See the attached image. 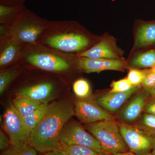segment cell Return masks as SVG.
Wrapping results in <instances>:
<instances>
[{
  "label": "cell",
  "instance_id": "cell-6",
  "mask_svg": "<svg viewBox=\"0 0 155 155\" xmlns=\"http://www.w3.org/2000/svg\"><path fill=\"white\" fill-rule=\"evenodd\" d=\"M58 80L51 76L35 78L18 87L16 96L22 97L45 104H49L55 96L60 87Z\"/></svg>",
  "mask_w": 155,
  "mask_h": 155
},
{
  "label": "cell",
  "instance_id": "cell-35",
  "mask_svg": "<svg viewBox=\"0 0 155 155\" xmlns=\"http://www.w3.org/2000/svg\"><path fill=\"white\" fill-rule=\"evenodd\" d=\"M153 152L154 154V155H155V150L153 151Z\"/></svg>",
  "mask_w": 155,
  "mask_h": 155
},
{
  "label": "cell",
  "instance_id": "cell-8",
  "mask_svg": "<svg viewBox=\"0 0 155 155\" xmlns=\"http://www.w3.org/2000/svg\"><path fill=\"white\" fill-rule=\"evenodd\" d=\"M3 128L8 136L11 145L28 142L30 132L25 126L24 118L13 104L10 103L3 117Z\"/></svg>",
  "mask_w": 155,
  "mask_h": 155
},
{
  "label": "cell",
  "instance_id": "cell-20",
  "mask_svg": "<svg viewBox=\"0 0 155 155\" xmlns=\"http://www.w3.org/2000/svg\"><path fill=\"white\" fill-rule=\"evenodd\" d=\"M49 105L42 104L35 110L24 118L25 126L30 133L45 116L48 109Z\"/></svg>",
  "mask_w": 155,
  "mask_h": 155
},
{
  "label": "cell",
  "instance_id": "cell-24",
  "mask_svg": "<svg viewBox=\"0 0 155 155\" xmlns=\"http://www.w3.org/2000/svg\"><path fill=\"white\" fill-rule=\"evenodd\" d=\"M72 88L75 96L79 99L89 98L91 94L90 84L84 78H78L74 81Z\"/></svg>",
  "mask_w": 155,
  "mask_h": 155
},
{
  "label": "cell",
  "instance_id": "cell-31",
  "mask_svg": "<svg viewBox=\"0 0 155 155\" xmlns=\"http://www.w3.org/2000/svg\"><path fill=\"white\" fill-rule=\"evenodd\" d=\"M25 0H0V5L7 6L23 5Z\"/></svg>",
  "mask_w": 155,
  "mask_h": 155
},
{
  "label": "cell",
  "instance_id": "cell-11",
  "mask_svg": "<svg viewBox=\"0 0 155 155\" xmlns=\"http://www.w3.org/2000/svg\"><path fill=\"white\" fill-rule=\"evenodd\" d=\"M26 47L10 35H0L1 70L19 64Z\"/></svg>",
  "mask_w": 155,
  "mask_h": 155
},
{
  "label": "cell",
  "instance_id": "cell-25",
  "mask_svg": "<svg viewBox=\"0 0 155 155\" xmlns=\"http://www.w3.org/2000/svg\"><path fill=\"white\" fill-rule=\"evenodd\" d=\"M60 150L69 155H108L87 147L67 145L63 143H61Z\"/></svg>",
  "mask_w": 155,
  "mask_h": 155
},
{
  "label": "cell",
  "instance_id": "cell-7",
  "mask_svg": "<svg viewBox=\"0 0 155 155\" xmlns=\"http://www.w3.org/2000/svg\"><path fill=\"white\" fill-rule=\"evenodd\" d=\"M119 130L130 152L144 154L155 150V137L145 133L135 125L119 122Z\"/></svg>",
  "mask_w": 155,
  "mask_h": 155
},
{
  "label": "cell",
  "instance_id": "cell-3",
  "mask_svg": "<svg viewBox=\"0 0 155 155\" xmlns=\"http://www.w3.org/2000/svg\"><path fill=\"white\" fill-rule=\"evenodd\" d=\"M19 64L26 69L39 70L53 75L68 76L73 71L81 72L76 57L39 44L26 47Z\"/></svg>",
  "mask_w": 155,
  "mask_h": 155
},
{
  "label": "cell",
  "instance_id": "cell-26",
  "mask_svg": "<svg viewBox=\"0 0 155 155\" xmlns=\"http://www.w3.org/2000/svg\"><path fill=\"white\" fill-rule=\"evenodd\" d=\"M145 73L144 70L130 69L126 78L132 86L141 85L144 79Z\"/></svg>",
  "mask_w": 155,
  "mask_h": 155
},
{
  "label": "cell",
  "instance_id": "cell-14",
  "mask_svg": "<svg viewBox=\"0 0 155 155\" xmlns=\"http://www.w3.org/2000/svg\"><path fill=\"white\" fill-rule=\"evenodd\" d=\"M150 97L149 92L143 88L124 108L119 116L120 119L127 124L138 120L144 111Z\"/></svg>",
  "mask_w": 155,
  "mask_h": 155
},
{
  "label": "cell",
  "instance_id": "cell-27",
  "mask_svg": "<svg viewBox=\"0 0 155 155\" xmlns=\"http://www.w3.org/2000/svg\"><path fill=\"white\" fill-rule=\"evenodd\" d=\"M144 70L145 75L141 84V86L147 90L155 88V66Z\"/></svg>",
  "mask_w": 155,
  "mask_h": 155
},
{
  "label": "cell",
  "instance_id": "cell-19",
  "mask_svg": "<svg viewBox=\"0 0 155 155\" xmlns=\"http://www.w3.org/2000/svg\"><path fill=\"white\" fill-rule=\"evenodd\" d=\"M13 104L23 118L38 108L42 104L24 97L17 96Z\"/></svg>",
  "mask_w": 155,
  "mask_h": 155
},
{
  "label": "cell",
  "instance_id": "cell-23",
  "mask_svg": "<svg viewBox=\"0 0 155 155\" xmlns=\"http://www.w3.org/2000/svg\"><path fill=\"white\" fill-rule=\"evenodd\" d=\"M38 152L28 144V142L11 145L1 155H38Z\"/></svg>",
  "mask_w": 155,
  "mask_h": 155
},
{
  "label": "cell",
  "instance_id": "cell-29",
  "mask_svg": "<svg viewBox=\"0 0 155 155\" xmlns=\"http://www.w3.org/2000/svg\"><path fill=\"white\" fill-rule=\"evenodd\" d=\"M144 111L145 113L155 116V97L150 96L146 104Z\"/></svg>",
  "mask_w": 155,
  "mask_h": 155
},
{
  "label": "cell",
  "instance_id": "cell-22",
  "mask_svg": "<svg viewBox=\"0 0 155 155\" xmlns=\"http://www.w3.org/2000/svg\"><path fill=\"white\" fill-rule=\"evenodd\" d=\"M134 124L145 133L155 137V116L144 113Z\"/></svg>",
  "mask_w": 155,
  "mask_h": 155
},
{
  "label": "cell",
  "instance_id": "cell-30",
  "mask_svg": "<svg viewBox=\"0 0 155 155\" xmlns=\"http://www.w3.org/2000/svg\"><path fill=\"white\" fill-rule=\"evenodd\" d=\"M11 145L9 137L2 130L0 131V150L4 151Z\"/></svg>",
  "mask_w": 155,
  "mask_h": 155
},
{
  "label": "cell",
  "instance_id": "cell-36",
  "mask_svg": "<svg viewBox=\"0 0 155 155\" xmlns=\"http://www.w3.org/2000/svg\"><path fill=\"white\" fill-rule=\"evenodd\" d=\"M41 155V154H40V155Z\"/></svg>",
  "mask_w": 155,
  "mask_h": 155
},
{
  "label": "cell",
  "instance_id": "cell-12",
  "mask_svg": "<svg viewBox=\"0 0 155 155\" xmlns=\"http://www.w3.org/2000/svg\"><path fill=\"white\" fill-rule=\"evenodd\" d=\"M76 58L79 70L85 73H100L105 70L122 71L126 65L122 60Z\"/></svg>",
  "mask_w": 155,
  "mask_h": 155
},
{
  "label": "cell",
  "instance_id": "cell-10",
  "mask_svg": "<svg viewBox=\"0 0 155 155\" xmlns=\"http://www.w3.org/2000/svg\"><path fill=\"white\" fill-rule=\"evenodd\" d=\"M74 110L78 119L87 124L114 119L112 115L100 107L95 101L89 98L76 100Z\"/></svg>",
  "mask_w": 155,
  "mask_h": 155
},
{
  "label": "cell",
  "instance_id": "cell-18",
  "mask_svg": "<svg viewBox=\"0 0 155 155\" xmlns=\"http://www.w3.org/2000/svg\"><path fill=\"white\" fill-rule=\"evenodd\" d=\"M25 8L24 5L7 6L0 5V25L8 27L19 17Z\"/></svg>",
  "mask_w": 155,
  "mask_h": 155
},
{
  "label": "cell",
  "instance_id": "cell-13",
  "mask_svg": "<svg viewBox=\"0 0 155 155\" xmlns=\"http://www.w3.org/2000/svg\"><path fill=\"white\" fill-rule=\"evenodd\" d=\"M74 57L91 59L122 60L113 41L105 38L102 39L92 47Z\"/></svg>",
  "mask_w": 155,
  "mask_h": 155
},
{
  "label": "cell",
  "instance_id": "cell-21",
  "mask_svg": "<svg viewBox=\"0 0 155 155\" xmlns=\"http://www.w3.org/2000/svg\"><path fill=\"white\" fill-rule=\"evenodd\" d=\"M130 65L137 68H151L155 67V50H149L139 54L131 61Z\"/></svg>",
  "mask_w": 155,
  "mask_h": 155
},
{
  "label": "cell",
  "instance_id": "cell-16",
  "mask_svg": "<svg viewBox=\"0 0 155 155\" xmlns=\"http://www.w3.org/2000/svg\"><path fill=\"white\" fill-rule=\"evenodd\" d=\"M155 45V21L142 24L137 29L135 47L137 48Z\"/></svg>",
  "mask_w": 155,
  "mask_h": 155
},
{
  "label": "cell",
  "instance_id": "cell-15",
  "mask_svg": "<svg viewBox=\"0 0 155 155\" xmlns=\"http://www.w3.org/2000/svg\"><path fill=\"white\" fill-rule=\"evenodd\" d=\"M141 85L134 86L129 90L122 92H109L99 97L97 104L108 112H115L121 107Z\"/></svg>",
  "mask_w": 155,
  "mask_h": 155
},
{
  "label": "cell",
  "instance_id": "cell-9",
  "mask_svg": "<svg viewBox=\"0 0 155 155\" xmlns=\"http://www.w3.org/2000/svg\"><path fill=\"white\" fill-rule=\"evenodd\" d=\"M60 139L61 143L63 144L87 147L98 152L106 154L99 140L87 132L78 122H70L65 125L61 132Z\"/></svg>",
  "mask_w": 155,
  "mask_h": 155
},
{
  "label": "cell",
  "instance_id": "cell-17",
  "mask_svg": "<svg viewBox=\"0 0 155 155\" xmlns=\"http://www.w3.org/2000/svg\"><path fill=\"white\" fill-rule=\"evenodd\" d=\"M26 69L18 64L12 67L2 69L0 71V94H4L11 84L14 83L20 74Z\"/></svg>",
  "mask_w": 155,
  "mask_h": 155
},
{
  "label": "cell",
  "instance_id": "cell-28",
  "mask_svg": "<svg viewBox=\"0 0 155 155\" xmlns=\"http://www.w3.org/2000/svg\"><path fill=\"white\" fill-rule=\"evenodd\" d=\"M134 87L127 78H123L117 81H114L111 85L110 92H122L129 90Z\"/></svg>",
  "mask_w": 155,
  "mask_h": 155
},
{
  "label": "cell",
  "instance_id": "cell-5",
  "mask_svg": "<svg viewBox=\"0 0 155 155\" xmlns=\"http://www.w3.org/2000/svg\"><path fill=\"white\" fill-rule=\"evenodd\" d=\"M86 128L99 140L106 154L129 152L120 134L118 123L114 119L87 124Z\"/></svg>",
  "mask_w": 155,
  "mask_h": 155
},
{
  "label": "cell",
  "instance_id": "cell-34",
  "mask_svg": "<svg viewBox=\"0 0 155 155\" xmlns=\"http://www.w3.org/2000/svg\"><path fill=\"white\" fill-rule=\"evenodd\" d=\"M149 92L150 96L152 97H155V87L149 90H147Z\"/></svg>",
  "mask_w": 155,
  "mask_h": 155
},
{
  "label": "cell",
  "instance_id": "cell-1",
  "mask_svg": "<svg viewBox=\"0 0 155 155\" xmlns=\"http://www.w3.org/2000/svg\"><path fill=\"white\" fill-rule=\"evenodd\" d=\"M74 115V107L70 101L53 102L41 122L31 132L28 144L43 154L60 150L61 132Z\"/></svg>",
  "mask_w": 155,
  "mask_h": 155
},
{
  "label": "cell",
  "instance_id": "cell-4",
  "mask_svg": "<svg viewBox=\"0 0 155 155\" xmlns=\"http://www.w3.org/2000/svg\"><path fill=\"white\" fill-rule=\"evenodd\" d=\"M48 21L25 8L8 26L0 25V35H10L26 46L37 45Z\"/></svg>",
  "mask_w": 155,
  "mask_h": 155
},
{
  "label": "cell",
  "instance_id": "cell-2",
  "mask_svg": "<svg viewBox=\"0 0 155 155\" xmlns=\"http://www.w3.org/2000/svg\"><path fill=\"white\" fill-rule=\"evenodd\" d=\"M96 41L94 35L75 21H49L38 44L75 56L92 47Z\"/></svg>",
  "mask_w": 155,
  "mask_h": 155
},
{
  "label": "cell",
  "instance_id": "cell-33",
  "mask_svg": "<svg viewBox=\"0 0 155 155\" xmlns=\"http://www.w3.org/2000/svg\"><path fill=\"white\" fill-rule=\"evenodd\" d=\"M114 155H155L153 152L149 153L144 154H137L134 153L128 152L118 153Z\"/></svg>",
  "mask_w": 155,
  "mask_h": 155
},
{
  "label": "cell",
  "instance_id": "cell-32",
  "mask_svg": "<svg viewBox=\"0 0 155 155\" xmlns=\"http://www.w3.org/2000/svg\"><path fill=\"white\" fill-rule=\"evenodd\" d=\"M42 155H69L66 152L61 150L53 151L44 153Z\"/></svg>",
  "mask_w": 155,
  "mask_h": 155
}]
</instances>
